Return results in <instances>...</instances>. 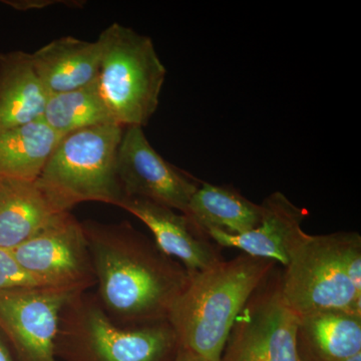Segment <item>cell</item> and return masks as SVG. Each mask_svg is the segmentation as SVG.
Here are the masks:
<instances>
[{
    "instance_id": "3",
    "label": "cell",
    "mask_w": 361,
    "mask_h": 361,
    "mask_svg": "<svg viewBox=\"0 0 361 361\" xmlns=\"http://www.w3.org/2000/svg\"><path fill=\"white\" fill-rule=\"evenodd\" d=\"M180 348L168 320L122 326L89 291L73 294L61 310L56 336L59 361H172Z\"/></svg>"
},
{
    "instance_id": "23",
    "label": "cell",
    "mask_w": 361,
    "mask_h": 361,
    "mask_svg": "<svg viewBox=\"0 0 361 361\" xmlns=\"http://www.w3.org/2000/svg\"><path fill=\"white\" fill-rule=\"evenodd\" d=\"M172 361H205L202 360V358L199 357L194 353H192L191 351L187 350V349H184L180 348V350L178 351L177 355L175 356L174 360Z\"/></svg>"
},
{
    "instance_id": "1",
    "label": "cell",
    "mask_w": 361,
    "mask_h": 361,
    "mask_svg": "<svg viewBox=\"0 0 361 361\" xmlns=\"http://www.w3.org/2000/svg\"><path fill=\"white\" fill-rule=\"evenodd\" d=\"M97 298L113 322L133 327L166 322L190 273L130 223L82 222Z\"/></svg>"
},
{
    "instance_id": "8",
    "label": "cell",
    "mask_w": 361,
    "mask_h": 361,
    "mask_svg": "<svg viewBox=\"0 0 361 361\" xmlns=\"http://www.w3.org/2000/svg\"><path fill=\"white\" fill-rule=\"evenodd\" d=\"M21 267L40 286L80 293L96 286L97 279L82 222L71 212L11 250Z\"/></svg>"
},
{
    "instance_id": "21",
    "label": "cell",
    "mask_w": 361,
    "mask_h": 361,
    "mask_svg": "<svg viewBox=\"0 0 361 361\" xmlns=\"http://www.w3.org/2000/svg\"><path fill=\"white\" fill-rule=\"evenodd\" d=\"M342 266L356 290L361 292V236L357 232H337Z\"/></svg>"
},
{
    "instance_id": "10",
    "label": "cell",
    "mask_w": 361,
    "mask_h": 361,
    "mask_svg": "<svg viewBox=\"0 0 361 361\" xmlns=\"http://www.w3.org/2000/svg\"><path fill=\"white\" fill-rule=\"evenodd\" d=\"M125 198L146 199L184 213L199 183L159 155L142 127H126L116 155Z\"/></svg>"
},
{
    "instance_id": "22",
    "label": "cell",
    "mask_w": 361,
    "mask_h": 361,
    "mask_svg": "<svg viewBox=\"0 0 361 361\" xmlns=\"http://www.w3.org/2000/svg\"><path fill=\"white\" fill-rule=\"evenodd\" d=\"M0 361H16L1 330H0Z\"/></svg>"
},
{
    "instance_id": "17",
    "label": "cell",
    "mask_w": 361,
    "mask_h": 361,
    "mask_svg": "<svg viewBox=\"0 0 361 361\" xmlns=\"http://www.w3.org/2000/svg\"><path fill=\"white\" fill-rule=\"evenodd\" d=\"M182 214L206 236L211 231L239 235L259 224L262 207L234 188L201 182Z\"/></svg>"
},
{
    "instance_id": "19",
    "label": "cell",
    "mask_w": 361,
    "mask_h": 361,
    "mask_svg": "<svg viewBox=\"0 0 361 361\" xmlns=\"http://www.w3.org/2000/svg\"><path fill=\"white\" fill-rule=\"evenodd\" d=\"M42 121L59 135L116 123L104 103L97 82L82 89L49 96Z\"/></svg>"
},
{
    "instance_id": "24",
    "label": "cell",
    "mask_w": 361,
    "mask_h": 361,
    "mask_svg": "<svg viewBox=\"0 0 361 361\" xmlns=\"http://www.w3.org/2000/svg\"><path fill=\"white\" fill-rule=\"evenodd\" d=\"M339 361H361V353H356V355L349 356V357Z\"/></svg>"
},
{
    "instance_id": "12",
    "label": "cell",
    "mask_w": 361,
    "mask_h": 361,
    "mask_svg": "<svg viewBox=\"0 0 361 361\" xmlns=\"http://www.w3.org/2000/svg\"><path fill=\"white\" fill-rule=\"evenodd\" d=\"M118 207L141 220L157 246L188 272H200L224 260L220 247L199 232L184 214L141 198H125Z\"/></svg>"
},
{
    "instance_id": "14",
    "label": "cell",
    "mask_w": 361,
    "mask_h": 361,
    "mask_svg": "<svg viewBox=\"0 0 361 361\" xmlns=\"http://www.w3.org/2000/svg\"><path fill=\"white\" fill-rule=\"evenodd\" d=\"M61 213L37 180L0 178V248L13 250Z\"/></svg>"
},
{
    "instance_id": "5",
    "label": "cell",
    "mask_w": 361,
    "mask_h": 361,
    "mask_svg": "<svg viewBox=\"0 0 361 361\" xmlns=\"http://www.w3.org/2000/svg\"><path fill=\"white\" fill-rule=\"evenodd\" d=\"M102 56L97 84L114 121L144 127L158 109L165 66L153 42L114 23L99 35Z\"/></svg>"
},
{
    "instance_id": "9",
    "label": "cell",
    "mask_w": 361,
    "mask_h": 361,
    "mask_svg": "<svg viewBox=\"0 0 361 361\" xmlns=\"http://www.w3.org/2000/svg\"><path fill=\"white\" fill-rule=\"evenodd\" d=\"M73 294L47 287L0 293V330L16 361H59V318Z\"/></svg>"
},
{
    "instance_id": "4",
    "label": "cell",
    "mask_w": 361,
    "mask_h": 361,
    "mask_svg": "<svg viewBox=\"0 0 361 361\" xmlns=\"http://www.w3.org/2000/svg\"><path fill=\"white\" fill-rule=\"evenodd\" d=\"M123 126H97L63 135L37 183L61 212L82 202L118 207L125 199L118 175L116 155Z\"/></svg>"
},
{
    "instance_id": "16",
    "label": "cell",
    "mask_w": 361,
    "mask_h": 361,
    "mask_svg": "<svg viewBox=\"0 0 361 361\" xmlns=\"http://www.w3.org/2000/svg\"><path fill=\"white\" fill-rule=\"evenodd\" d=\"M47 99L30 54L0 52V134L42 120Z\"/></svg>"
},
{
    "instance_id": "6",
    "label": "cell",
    "mask_w": 361,
    "mask_h": 361,
    "mask_svg": "<svg viewBox=\"0 0 361 361\" xmlns=\"http://www.w3.org/2000/svg\"><path fill=\"white\" fill-rule=\"evenodd\" d=\"M283 268L280 291L298 317L323 310L361 313V292L342 266L337 233L306 234Z\"/></svg>"
},
{
    "instance_id": "15",
    "label": "cell",
    "mask_w": 361,
    "mask_h": 361,
    "mask_svg": "<svg viewBox=\"0 0 361 361\" xmlns=\"http://www.w3.org/2000/svg\"><path fill=\"white\" fill-rule=\"evenodd\" d=\"M299 361H339L361 353V313L323 310L299 316Z\"/></svg>"
},
{
    "instance_id": "18",
    "label": "cell",
    "mask_w": 361,
    "mask_h": 361,
    "mask_svg": "<svg viewBox=\"0 0 361 361\" xmlns=\"http://www.w3.org/2000/svg\"><path fill=\"white\" fill-rule=\"evenodd\" d=\"M61 137L42 120L1 133L0 178L37 180Z\"/></svg>"
},
{
    "instance_id": "7",
    "label": "cell",
    "mask_w": 361,
    "mask_h": 361,
    "mask_svg": "<svg viewBox=\"0 0 361 361\" xmlns=\"http://www.w3.org/2000/svg\"><path fill=\"white\" fill-rule=\"evenodd\" d=\"M276 268L237 316L221 361H299L298 316L285 304Z\"/></svg>"
},
{
    "instance_id": "13",
    "label": "cell",
    "mask_w": 361,
    "mask_h": 361,
    "mask_svg": "<svg viewBox=\"0 0 361 361\" xmlns=\"http://www.w3.org/2000/svg\"><path fill=\"white\" fill-rule=\"evenodd\" d=\"M101 45L73 37L52 40L30 54L33 70L49 96L71 92L97 82Z\"/></svg>"
},
{
    "instance_id": "2",
    "label": "cell",
    "mask_w": 361,
    "mask_h": 361,
    "mask_svg": "<svg viewBox=\"0 0 361 361\" xmlns=\"http://www.w3.org/2000/svg\"><path fill=\"white\" fill-rule=\"evenodd\" d=\"M276 263L241 254L189 272L184 291L168 316L182 348L205 361H221L237 316Z\"/></svg>"
},
{
    "instance_id": "11",
    "label": "cell",
    "mask_w": 361,
    "mask_h": 361,
    "mask_svg": "<svg viewBox=\"0 0 361 361\" xmlns=\"http://www.w3.org/2000/svg\"><path fill=\"white\" fill-rule=\"evenodd\" d=\"M262 216L254 229L243 234L208 233L216 245L238 249L252 257L267 259L285 267L292 252L305 237L302 225L307 210L299 208L280 192L271 194L261 204Z\"/></svg>"
},
{
    "instance_id": "20",
    "label": "cell",
    "mask_w": 361,
    "mask_h": 361,
    "mask_svg": "<svg viewBox=\"0 0 361 361\" xmlns=\"http://www.w3.org/2000/svg\"><path fill=\"white\" fill-rule=\"evenodd\" d=\"M39 287L42 286L21 267L13 252L0 248V293Z\"/></svg>"
}]
</instances>
